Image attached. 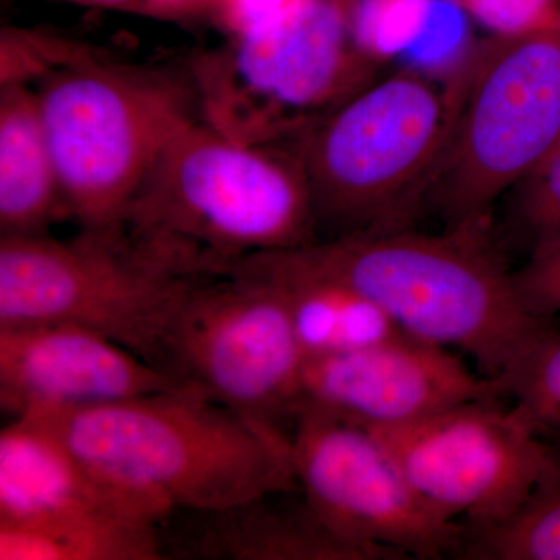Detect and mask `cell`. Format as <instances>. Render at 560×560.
<instances>
[{
  "label": "cell",
  "mask_w": 560,
  "mask_h": 560,
  "mask_svg": "<svg viewBox=\"0 0 560 560\" xmlns=\"http://www.w3.org/2000/svg\"><path fill=\"white\" fill-rule=\"evenodd\" d=\"M489 231L482 224L431 235L408 228L265 254L357 291L408 337L466 353L506 393L508 381L556 326L526 307Z\"/></svg>",
  "instance_id": "6da1fadb"
},
{
  "label": "cell",
  "mask_w": 560,
  "mask_h": 560,
  "mask_svg": "<svg viewBox=\"0 0 560 560\" xmlns=\"http://www.w3.org/2000/svg\"><path fill=\"white\" fill-rule=\"evenodd\" d=\"M119 230L190 278L316 242L300 156L250 145L187 117L161 150Z\"/></svg>",
  "instance_id": "7a4b0ae2"
},
{
  "label": "cell",
  "mask_w": 560,
  "mask_h": 560,
  "mask_svg": "<svg viewBox=\"0 0 560 560\" xmlns=\"http://www.w3.org/2000/svg\"><path fill=\"white\" fill-rule=\"evenodd\" d=\"M88 466L172 511H209L301 492L290 434L197 390L32 415Z\"/></svg>",
  "instance_id": "3957f363"
},
{
  "label": "cell",
  "mask_w": 560,
  "mask_h": 560,
  "mask_svg": "<svg viewBox=\"0 0 560 560\" xmlns=\"http://www.w3.org/2000/svg\"><path fill=\"white\" fill-rule=\"evenodd\" d=\"M452 121L451 86L401 69L302 132L298 156L316 226L341 235L408 230L427 209Z\"/></svg>",
  "instance_id": "277c9868"
},
{
  "label": "cell",
  "mask_w": 560,
  "mask_h": 560,
  "mask_svg": "<svg viewBox=\"0 0 560 560\" xmlns=\"http://www.w3.org/2000/svg\"><path fill=\"white\" fill-rule=\"evenodd\" d=\"M448 86L451 132L427 208L451 228L481 226L560 142V25L493 35Z\"/></svg>",
  "instance_id": "5b68a950"
},
{
  "label": "cell",
  "mask_w": 560,
  "mask_h": 560,
  "mask_svg": "<svg viewBox=\"0 0 560 560\" xmlns=\"http://www.w3.org/2000/svg\"><path fill=\"white\" fill-rule=\"evenodd\" d=\"M331 0H300L278 20L195 60L205 121L228 138L271 145L301 136L371 84L377 62Z\"/></svg>",
  "instance_id": "8992f818"
},
{
  "label": "cell",
  "mask_w": 560,
  "mask_h": 560,
  "mask_svg": "<svg viewBox=\"0 0 560 560\" xmlns=\"http://www.w3.org/2000/svg\"><path fill=\"white\" fill-rule=\"evenodd\" d=\"M69 217L117 230L154 161L189 117L180 92L142 72L73 55L35 91Z\"/></svg>",
  "instance_id": "52a82bcc"
},
{
  "label": "cell",
  "mask_w": 560,
  "mask_h": 560,
  "mask_svg": "<svg viewBox=\"0 0 560 560\" xmlns=\"http://www.w3.org/2000/svg\"><path fill=\"white\" fill-rule=\"evenodd\" d=\"M195 279L151 259L119 228L83 230L72 241L2 235L0 326L70 324L158 366L162 341Z\"/></svg>",
  "instance_id": "ba28073f"
},
{
  "label": "cell",
  "mask_w": 560,
  "mask_h": 560,
  "mask_svg": "<svg viewBox=\"0 0 560 560\" xmlns=\"http://www.w3.org/2000/svg\"><path fill=\"white\" fill-rule=\"evenodd\" d=\"M304 366L282 293L242 272L191 282L158 359L202 396L289 434Z\"/></svg>",
  "instance_id": "9c48e42d"
},
{
  "label": "cell",
  "mask_w": 560,
  "mask_h": 560,
  "mask_svg": "<svg viewBox=\"0 0 560 560\" xmlns=\"http://www.w3.org/2000/svg\"><path fill=\"white\" fill-rule=\"evenodd\" d=\"M291 459L302 495L350 541L386 560L458 556L464 526L442 518L368 427L312 407L298 408Z\"/></svg>",
  "instance_id": "30bf717a"
},
{
  "label": "cell",
  "mask_w": 560,
  "mask_h": 560,
  "mask_svg": "<svg viewBox=\"0 0 560 560\" xmlns=\"http://www.w3.org/2000/svg\"><path fill=\"white\" fill-rule=\"evenodd\" d=\"M420 499L445 521L482 529L521 510L548 444L500 399L467 401L408 425L371 429Z\"/></svg>",
  "instance_id": "8fae6325"
},
{
  "label": "cell",
  "mask_w": 560,
  "mask_h": 560,
  "mask_svg": "<svg viewBox=\"0 0 560 560\" xmlns=\"http://www.w3.org/2000/svg\"><path fill=\"white\" fill-rule=\"evenodd\" d=\"M451 349L401 335L341 355L305 360L301 405L368 429L408 425L467 401L500 399Z\"/></svg>",
  "instance_id": "7c38bea8"
},
{
  "label": "cell",
  "mask_w": 560,
  "mask_h": 560,
  "mask_svg": "<svg viewBox=\"0 0 560 560\" xmlns=\"http://www.w3.org/2000/svg\"><path fill=\"white\" fill-rule=\"evenodd\" d=\"M195 390L97 331L70 324L0 326V404L11 418Z\"/></svg>",
  "instance_id": "4fadbf2b"
},
{
  "label": "cell",
  "mask_w": 560,
  "mask_h": 560,
  "mask_svg": "<svg viewBox=\"0 0 560 560\" xmlns=\"http://www.w3.org/2000/svg\"><path fill=\"white\" fill-rule=\"evenodd\" d=\"M172 512L92 469L43 420L21 416L0 431V525L124 518L161 526Z\"/></svg>",
  "instance_id": "5bb4252c"
},
{
  "label": "cell",
  "mask_w": 560,
  "mask_h": 560,
  "mask_svg": "<svg viewBox=\"0 0 560 560\" xmlns=\"http://www.w3.org/2000/svg\"><path fill=\"white\" fill-rule=\"evenodd\" d=\"M272 493L209 511H173L161 525L164 559L386 560L335 533L302 495Z\"/></svg>",
  "instance_id": "9a60e30c"
},
{
  "label": "cell",
  "mask_w": 560,
  "mask_h": 560,
  "mask_svg": "<svg viewBox=\"0 0 560 560\" xmlns=\"http://www.w3.org/2000/svg\"><path fill=\"white\" fill-rule=\"evenodd\" d=\"M230 272L256 276L278 287L305 360L341 355L405 335L378 305L357 291L290 270L268 254L238 261L223 275Z\"/></svg>",
  "instance_id": "2e32d148"
},
{
  "label": "cell",
  "mask_w": 560,
  "mask_h": 560,
  "mask_svg": "<svg viewBox=\"0 0 560 560\" xmlns=\"http://www.w3.org/2000/svg\"><path fill=\"white\" fill-rule=\"evenodd\" d=\"M69 215L40 121L35 91L3 84L0 91V230L40 235Z\"/></svg>",
  "instance_id": "e0dca14e"
},
{
  "label": "cell",
  "mask_w": 560,
  "mask_h": 560,
  "mask_svg": "<svg viewBox=\"0 0 560 560\" xmlns=\"http://www.w3.org/2000/svg\"><path fill=\"white\" fill-rule=\"evenodd\" d=\"M161 526L95 518L46 526L0 525V560H160Z\"/></svg>",
  "instance_id": "ac0fdd59"
},
{
  "label": "cell",
  "mask_w": 560,
  "mask_h": 560,
  "mask_svg": "<svg viewBox=\"0 0 560 560\" xmlns=\"http://www.w3.org/2000/svg\"><path fill=\"white\" fill-rule=\"evenodd\" d=\"M539 478L528 499L508 521L464 530L458 558L560 560V441H547Z\"/></svg>",
  "instance_id": "d6986e66"
},
{
  "label": "cell",
  "mask_w": 560,
  "mask_h": 560,
  "mask_svg": "<svg viewBox=\"0 0 560 560\" xmlns=\"http://www.w3.org/2000/svg\"><path fill=\"white\" fill-rule=\"evenodd\" d=\"M506 397L544 441H560V331L555 329L506 383Z\"/></svg>",
  "instance_id": "ffe728a7"
},
{
  "label": "cell",
  "mask_w": 560,
  "mask_h": 560,
  "mask_svg": "<svg viewBox=\"0 0 560 560\" xmlns=\"http://www.w3.org/2000/svg\"><path fill=\"white\" fill-rule=\"evenodd\" d=\"M508 217L530 250L560 241V142L544 162L508 191Z\"/></svg>",
  "instance_id": "44dd1931"
},
{
  "label": "cell",
  "mask_w": 560,
  "mask_h": 560,
  "mask_svg": "<svg viewBox=\"0 0 560 560\" xmlns=\"http://www.w3.org/2000/svg\"><path fill=\"white\" fill-rule=\"evenodd\" d=\"M493 35L560 25V0H452Z\"/></svg>",
  "instance_id": "7402d4cb"
},
{
  "label": "cell",
  "mask_w": 560,
  "mask_h": 560,
  "mask_svg": "<svg viewBox=\"0 0 560 560\" xmlns=\"http://www.w3.org/2000/svg\"><path fill=\"white\" fill-rule=\"evenodd\" d=\"M514 279L529 311L555 318L560 313V241L530 250L528 261L514 271Z\"/></svg>",
  "instance_id": "603a6c76"
},
{
  "label": "cell",
  "mask_w": 560,
  "mask_h": 560,
  "mask_svg": "<svg viewBox=\"0 0 560 560\" xmlns=\"http://www.w3.org/2000/svg\"><path fill=\"white\" fill-rule=\"evenodd\" d=\"M232 36L245 35L278 20L300 0H212Z\"/></svg>",
  "instance_id": "cb8c5ba5"
},
{
  "label": "cell",
  "mask_w": 560,
  "mask_h": 560,
  "mask_svg": "<svg viewBox=\"0 0 560 560\" xmlns=\"http://www.w3.org/2000/svg\"><path fill=\"white\" fill-rule=\"evenodd\" d=\"M66 2L79 3V5L98 7V9L132 11V13L154 14L151 0H66Z\"/></svg>",
  "instance_id": "d4e9b609"
},
{
  "label": "cell",
  "mask_w": 560,
  "mask_h": 560,
  "mask_svg": "<svg viewBox=\"0 0 560 560\" xmlns=\"http://www.w3.org/2000/svg\"><path fill=\"white\" fill-rule=\"evenodd\" d=\"M206 2H212V0H151L156 16H161V14L172 16V14L184 13V11L191 10L194 7Z\"/></svg>",
  "instance_id": "484cf974"
},
{
  "label": "cell",
  "mask_w": 560,
  "mask_h": 560,
  "mask_svg": "<svg viewBox=\"0 0 560 560\" xmlns=\"http://www.w3.org/2000/svg\"><path fill=\"white\" fill-rule=\"evenodd\" d=\"M331 2L337 3V5L340 7L342 11H345L346 18H348L350 11L353 10V7L357 5V2H359V0H331Z\"/></svg>",
  "instance_id": "4316f807"
}]
</instances>
